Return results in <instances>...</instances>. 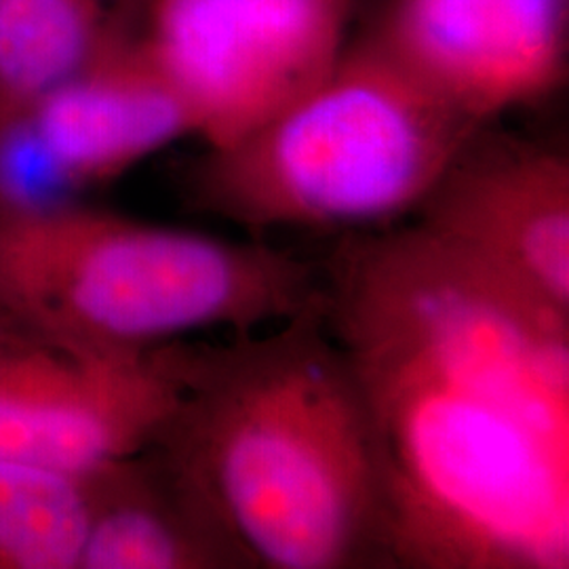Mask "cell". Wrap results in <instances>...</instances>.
Here are the masks:
<instances>
[{
    "mask_svg": "<svg viewBox=\"0 0 569 569\" xmlns=\"http://www.w3.org/2000/svg\"><path fill=\"white\" fill-rule=\"evenodd\" d=\"M146 0H0V122L140 32Z\"/></svg>",
    "mask_w": 569,
    "mask_h": 569,
    "instance_id": "obj_11",
    "label": "cell"
},
{
    "mask_svg": "<svg viewBox=\"0 0 569 569\" xmlns=\"http://www.w3.org/2000/svg\"><path fill=\"white\" fill-rule=\"evenodd\" d=\"M77 569H244L243 559L143 448L81 475Z\"/></svg>",
    "mask_w": 569,
    "mask_h": 569,
    "instance_id": "obj_10",
    "label": "cell"
},
{
    "mask_svg": "<svg viewBox=\"0 0 569 569\" xmlns=\"http://www.w3.org/2000/svg\"><path fill=\"white\" fill-rule=\"evenodd\" d=\"M186 136H194L188 110L142 32L106 49L9 127L11 142L61 201L121 178Z\"/></svg>",
    "mask_w": 569,
    "mask_h": 569,
    "instance_id": "obj_9",
    "label": "cell"
},
{
    "mask_svg": "<svg viewBox=\"0 0 569 569\" xmlns=\"http://www.w3.org/2000/svg\"><path fill=\"white\" fill-rule=\"evenodd\" d=\"M481 127L409 222L569 308V161Z\"/></svg>",
    "mask_w": 569,
    "mask_h": 569,
    "instance_id": "obj_8",
    "label": "cell"
},
{
    "mask_svg": "<svg viewBox=\"0 0 569 569\" xmlns=\"http://www.w3.org/2000/svg\"><path fill=\"white\" fill-rule=\"evenodd\" d=\"M4 326H13V323H11V321H9V319H7V317H4V315H0V327H4ZM18 327V326H16Z\"/></svg>",
    "mask_w": 569,
    "mask_h": 569,
    "instance_id": "obj_13",
    "label": "cell"
},
{
    "mask_svg": "<svg viewBox=\"0 0 569 569\" xmlns=\"http://www.w3.org/2000/svg\"><path fill=\"white\" fill-rule=\"evenodd\" d=\"M4 131H7V127L0 122V138H2V133H4Z\"/></svg>",
    "mask_w": 569,
    "mask_h": 569,
    "instance_id": "obj_14",
    "label": "cell"
},
{
    "mask_svg": "<svg viewBox=\"0 0 569 569\" xmlns=\"http://www.w3.org/2000/svg\"><path fill=\"white\" fill-rule=\"evenodd\" d=\"M373 37L481 127L549 98L568 66V0H390Z\"/></svg>",
    "mask_w": 569,
    "mask_h": 569,
    "instance_id": "obj_7",
    "label": "cell"
},
{
    "mask_svg": "<svg viewBox=\"0 0 569 569\" xmlns=\"http://www.w3.org/2000/svg\"><path fill=\"white\" fill-rule=\"evenodd\" d=\"M327 326L366 399L390 568H569V308L416 222L345 234Z\"/></svg>",
    "mask_w": 569,
    "mask_h": 569,
    "instance_id": "obj_1",
    "label": "cell"
},
{
    "mask_svg": "<svg viewBox=\"0 0 569 569\" xmlns=\"http://www.w3.org/2000/svg\"><path fill=\"white\" fill-rule=\"evenodd\" d=\"M352 16L355 0H146L140 32L194 136L224 148L326 79Z\"/></svg>",
    "mask_w": 569,
    "mask_h": 569,
    "instance_id": "obj_5",
    "label": "cell"
},
{
    "mask_svg": "<svg viewBox=\"0 0 569 569\" xmlns=\"http://www.w3.org/2000/svg\"><path fill=\"white\" fill-rule=\"evenodd\" d=\"M148 449L247 568H390L378 449L319 302L226 345H167Z\"/></svg>",
    "mask_w": 569,
    "mask_h": 569,
    "instance_id": "obj_2",
    "label": "cell"
},
{
    "mask_svg": "<svg viewBox=\"0 0 569 569\" xmlns=\"http://www.w3.org/2000/svg\"><path fill=\"white\" fill-rule=\"evenodd\" d=\"M81 475L0 460V569H77L84 538Z\"/></svg>",
    "mask_w": 569,
    "mask_h": 569,
    "instance_id": "obj_12",
    "label": "cell"
},
{
    "mask_svg": "<svg viewBox=\"0 0 569 569\" xmlns=\"http://www.w3.org/2000/svg\"><path fill=\"white\" fill-rule=\"evenodd\" d=\"M481 129L437 98L373 34L326 79L190 176L194 204L251 234H359L403 224Z\"/></svg>",
    "mask_w": 569,
    "mask_h": 569,
    "instance_id": "obj_4",
    "label": "cell"
},
{
    "mask_svg": "<svg viewBox=\"0 0 569 569\" xmlns=\"http://www.w3.org/2000/svg\"><path fill=\"white\" fill-rule=\"evenodd\" d=\"M176 395L167 345L93 355L0 327V460L84 475L148 448Z\"/></svg>",
    "mask_w": 569,
    "mask_h": 569,
    "instance_id": "obj_6",
    "label": "cell"
},
{
    "mask_svg": "<svg viewBox=\"0 0 569 569\" xmlns=\"http://www.w3.org/2000/svg\"><path fill=\"white\" fill-rule=\"evenodd\" d=\"M321 298L272 244L154 224L74 199L0 201V315L93 355H143L203 329L256 331Z\"/></svg>",
    "mask_w": 569,
    "mask_h": 569,
    "instance_id": "obj_3",
    "label": "cell"
}]
</instances>
